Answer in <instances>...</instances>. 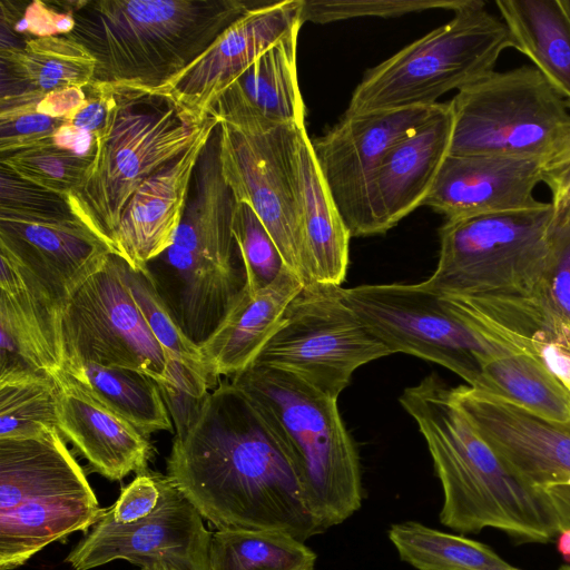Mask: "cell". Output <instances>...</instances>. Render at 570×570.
Masks as SVG:
<instances>
[{
	"instance_id": "9c48e42d",
	"label": "cell",
	"mask_w": 570,
	"mask_h": 570,
	"mask_svg": "<svg viewBox=\"0 0 570 570\" xmlns=\"http://www.w3.org/2000/svg\"><path fill=\"white\" fill-rule=\"evenodd\" d=\"M449 155L548 161L570 148V104L534 67L491 71L449 101Z\"/></svg>"
},
{
	"instance_id": "d590c367",
	"label": "cell",
	"mask_w": 570,
	"mask_h": 570,
	"mask_svg": "<svg viewBox=\"0 0 570 570\" xmlns=\"http://www.w3.org/2000/svg\"><path fill=\"white\" fill-rule=\"evenodd\" d=\"M1 164L20 177L67 197L85 184L94 165V153L78 154L51 141L3 155Z\"/></svg>"
},
{
	"instance_id": "4316f807",
	"label": "cell",
	"mask_w": 570,
	"mask_h": 570,
	"mask_svg": "<svg viewBox=\"0 0 570 570\" xmlns=\"http://www.w3.org/2000/svg\"><path fill=\"white\" fill-rule=\"evenodd\" d=\"M0 321L39 354L56 377L63 368L60 306L24 268L0 254Z\"/></svg>"
},
{
	"instance_id": "8fae6325",
	"label": "cell",
	"mask_w": 570,
	"mask_h": 570,
	"mask_svg": "<svg viewBox=\"0 0 570 570\" xmlns=\"http://www.w3.org/2000/svg\"><path fill=\"white\" fill-rule=\"evenodd\" d=\"M343 302L393 353L440 364L472 386L480 365L508 352L471 330L441 296L419 284H375L340 288Z\"/></svg>"
},
{
	"instance_id": "e575fe53",
	"label": "cell",
	"mask_w": 570,
	"mask_h": 570,
	"mask_svg": "<svg viewBox=\"0 0 570 570\" xmlns=\"http://www.w3.org/2000/svg\"><path fill=\"white\" fill-rule=\"evenodd\" d=\"M121 268L135 303L150 332L166 352L168 360L185 365L207 380L213 387L214 384L207 374L200 347L178 326L145 271L134 268L122 257Z\"/></svg>"
},
{
	"instance_id": "44dd1931",
	"label": "cell",
	"mask_w": 570,
	"mask_h": 570,
	"mask_svg": "<svg viewBox=\"0 0 570 570\" xmlns=\"http://www.w3.org/2000/svg\"><path fill=\"white\" fill-rule=\"evenodd\" d=\"M452 130L450 105L439 102L428 120L387 153L371 191L377 234L387 232L424 204L449 155Z\"/></svg>"
},
{
	"instance_id": "4dcf8cb0",
	"label": "cell",
	"mask_w": 570,
	"mask_h": 570,
	"mask_svg": "<svg viewBox=\"0 0 570 570\" xmlns=\"http://www.w3.org/2000/svg\"><path fill=\"white\" fill-rule=\"evenodd\" d=\"M302 22L259 56L235 81L246 98L269 120L297 126L305 122L297 78V42Z\"/></svg>"
},
{
	"instance_id": "74e56055",
	"label": "cell",
	"mask_w": 570,
	"mask_h": 570,
	"mask_svg": "<svg viewBox=\"0 0 570 570\" xmlns=\"http://www.w3.org/2000/svg\"><path fill=\"white\" fill-rule=\"evenodd\" d=\"M233 232L245 268V286L252 292L267 287L286 265L274 239L246 203L237 204Z\"/></svg>"
},
{
	"instance_id": "6da1fadb",
	"label": "cell",
	"mask_w": 570,
	"mask_h": 570,
	"mask_svg": "<svg viewBox=\"0 0 570 570\" xmlns=\"http://www.w3.org/2000/svg\"><path fill=\"white\" fill-rule=\"evenodd\" d=\"M166 475L217 530L277 531L303 542L325 531L282 440L232 382L209 392L194 424L175 435Z\"/></svg>"
},
{
	"instance_id": "e0dca14e",
	"label": "cell",
	"mask_w": 570,
	"mask_h": 570,
	"mask_svg": "<svg viewBox=\"0 0 570 570\" xmlns=\"http://www.w3.org/2000/svg\"><path fill=\"white\" fill-rule=\"evenodd\" d=\"M440 296L471 330L510 353L534 358L570 393V318L543 293Z\"/></svg>"
},
{
	"instance_id": "60d3db41",
	"label": "cell",
	"mask_w": 570,
	"mask_h": 570,
	"mask_svg": "<svg viewBox=\"0 0 570 570\" xmlns=\"http://www.w3.org/2000/svg\"><path fill=\"white\" fill-rule=\"evenodd\" d=\"M158 386L176 426L175 435L181 436L199 415L212 385L185 365L169 361L168 379Z\"/></svg>"
},
{
	"instance_id": "7bdbcfd3",
	"label": "cell",
	"mask_w": 570,
	"mask_h": 570,
	"mask_svg": "<svg viewBox=\"0 0 570 570\" xmlns=\"http://www.w3.org/2000/svg\"><path fill=\"white\" fill-rule=\"evenodd\" d=\"M165 475L141 471L126 487L112 507L105 510L102 519L116 524H129L149 515L158 507L163 495Z\"/></svg>"
},
{
	"instance_id": "52a82bcc",
	"label": "cell",
	"mask_w": 570,
	"mask_h": 570,
	"mask_svg": "<svg viewBox=\"0 0 570 570\" xmlns=\"http://www.w3.org/2000/svg\"><path fill=\"white\" fill-rule=\"evenodd\" d=\"M210 115L219 120L222 171L237 202L249 205L258 216L286 267L304 285L311 283L294 169L301 124L269 120L237 82L218 98Z\"/></svg>"
},
{
	"instance_id": "ab89813d",
	"label": "cell",
	"mask_w": 570,
	"mask_h": 570,
	"mask_svg": "<svg viewBox=\"0 0 570 570\" xmlns=\"http://www.w3.org/2000/svg\"><path fill=\"white\" fill-rule=\"evenodd\" d=\"M464 0H302L301 20L328 23L358 17H399L429 9L455 11Z\"/></svg>"
},
{
	"instance_id": "9a60e30c",
	"label": "cell",
	"mask_w": 570,
	"mask_h": 570,
	"mask_svg": "<svg viewBox=\"0 0 570 570\" xmlns=\"http://www.w3.org/2000/svg\"><path fill=\"white\" fill-rule=\"evenodd\" d=\"M301 7L302 0L259 1L186 69L144 94L170 99L191 116L205 120L226 89L259 56L302 22Z\"/></svg>"
},
{
	"instance_id": "bcb514c9",
	"label": "cell",
	"mask_w": 570,
	"mask_h": 570,
	"mask_svg": "<svg viewBox=\"0 0 570 570\" xmlns=\"http://www.w3.org/2000/svg\"><path fill=\"white\" fill-rule=\"evenodd\" d=\"M87 101L86 88L71 87L47 94L37 92L35 109L39 114L66 119L68 122Z\"/></svg>"
},
{
	"instance_id": "db71d44e",
	"label": "cell",
	"mask_w": 570,
	"mask_h": 570,
	"mask_svg": "<svg viewBox=\"0 0 570 570\" xmlns=\"http://www.w3.org/2000/svg\"><path fill=\"white\" fill-rule=\"evenodd\" d=\"M166 570H174V569H166Z\"/></svg>"
},
{
	"instance_id": "5bb4252c",
	"label": "cell",
	"mask_w": 570,
	"mask_h": 570,
	"mask_svg": "<svg viewBox=\"0 0 570 570\" xmlns=\"http://www.w3.org/2000/svg\"><path fill=\"white\" fill-rule=\"evenodd\" d=\"M194 504L165 475L158 507L144 519L116 524L100 519L67 556L73 570L126 560L145 570H209L212 532Z\"/></svg>"
},
{
	"instance_id": "d6986e66",
	"label": "cell",
	"mask_w": 570,
	"mask_h": 570,
	"mask_svg": "<svg viewBox=\"0 0 570 570\" xmlns=\"http://www.w3.org/2000/svg\"><path fill=\"white\" fill-rule=\"evenodd\" d=\"M216 127L149 176L127 202L115 232L114 248L134 268H144L173 245L195 167Z\"/></svg>"
},
{
	"instance_id": "ee69618b",
	"label": "cell",
	"mask_w": 570,
	"mask_h": 570,
	"mask_svg": "<svg viewBox=\"0 0 570 570\" xmlns=\"http://www.w3.org/2000/svg\"><path fill=\"white\" fill-rule=\"evenodd\" d=\"M88 101L69 121L71 127L90 135L94 139L111 122L117 109V92L114 86L94 81L88 87Z\"/></svg>"
},
{
	"instance_id": "d6a6232c",
	"label": "cell",
	"mask_w": 570,
	"mask_h": 570,
	"mask_svg": "<svg viewBox=\"0 0 570 570\" xmlns=\"http://www.w3.org/2000/svg\"><path fill=\"white\" fill-rule=\"evenodd\" d=\"M315 552L277 531L225 529L212 534L209 570H313Z\"/></svg>"
},
{
	"instance_id": "83f0119b",
	"label": "cell",
	"mask_w": 570,
	"mask_h": 570,
	"mask_svg": "<svg viewBox=\"0 0 570 570\" xmlns=\"http://www.w3.org/2000/svg\"><path fill=\"white\" fill-rule=\"evenodd\" d=\"M0 58L8 75L23 85L20 91L87 88L96 78V58L68 36L30 38L22 46L1 47Z\"/></svg>"
},
{
	"instance_id": "b9f144b4",
	"label": "cell",
	"mask_w": 570,
	"mask_h": 570,
	"mask_svg": "<svg viewBox=\"0 0 570 570\" xmlns=\"http://www.w3.org/2000/svg\"><path fill=\"white\" fill-rule=\"evenodd\" d=\"M542 293L570 318V206L554 208L549 266Z\"/></svg>"
},
{
	"instance_id": "681fc988",
	"label": "cell",
	"mask_w": 570,
	"mask_h": 570,
	"mask_svg": "<svg viewBox=\"0 0 570 570\" xmlns=\"http://www.w3.org/2000/svg\"><path fill=\"white\" fill-rule=\"evenodd\" d=\"M557 550L562 559L570 564V524L561 527L556 537Z\"/></svg>"
},
{
	"instance_id": "7a4b0ae2",
	"label": "cell",
	"mask_w": 570,
	"mask_h": 570,
	"mask_svg": "<svg viewBox=\"0 0 570 570\" xmlns=\"http://www.w3.org/2000/svg\"><path fill=\"white\" fill-rule=\"evenodd\" d=\"M438 375L404 390L399 401L425 439L443 489L440 521L462 533L487 528L514 542L548 543L561 519L540 488H534L498 456L452 400Z\"/></svg>"
},
{
	"instance_id": "ffe728a7",
	"label": "cell",
	"mask_w": 570,
	"mask_h": 570,
	"mask_svg": "<svg viewBox=\"0 0 570 570\" xmlns=\"http://www.w3.org/2000/svg\"><path fill=\"white\" fill-rule=\"evenodd\" d=\"M112 249L81 222L0 219V254L31 274L60 306Z\"/></svg>"
},
{
	"instance_id": "ac0fdd59",
	"label": "cell",
	"mask_w": 570,
	"mask_h": 570,
	"mask_svg": "<svg viewBox=\"0 0 570 570\" xmlns=\"http://www.w3.org/2000/svg\"><path fill=\"white\" fill-rule=\"evenodd\" d=\"M542 160L509 156L448 155L423 205L446 219L532 209L543 202Z\"/></svg>"
},
{
	"instance_id": "2e32d148",
	"label": "cell",
	"mask_w": 570,
	"mask_h": 570,
	"mask_svg": "<svg viewBox=\"0 0 570 570\" xmlns=\"http://www.w3.org/2000/svg\"><path fill=\"white\" fill-rule=\"evenodd\" d=\"M450 392L480 436L520 479L534 488L570 484V428L469 385Z\"/></svg>"
},
{
	"instance_id": "f6af8a7d",
	"label": "cell",
	"mask_w": 570,
	"mask_h": 570,
	"mask_svg": "<svg viewBox=\"0 0 570 570\" xmlns=\"http://www.w3.org/2000/svg\"><path fill=\"white\" fill-rule=\"evenodd\" d=\"M23 29L33 38L66 36L72 32L76 20L72 13H57L41 1H33L22 18Z\"/></svg>"
},
{
	"instance_id": "7c38bea8",
	"label": "cell",
	"mask_w": 570,
	"mask_h": 570,
	"mask_svg": "<svg viewBox=\"0 0 570 570\" xmlns=\"http://www.w3.org/2000/svg\"><path fill=\"white\" fill-rule=\"evenodd\" d=\"M63 368L80 363L141 372L158 384L169 360L125 282L121 256L110 253L60 308Z\"/></svg>"
},
{
	"instance_id": "f907efd6",
	"label": "cell",
	"mask_w": 570,
	"mask_h": 570,
	"mask_svg": "<svg viewBox=\"0 0 570 570\" xmlns=\"http://www.w3.org/2000/svg\"><path fill=\"white\" fill-rule=\"evenodd\" d=\"M561 3L567 12V14L570 18V0H561Z\"/></svg>"
},
{
	"instance_id": "816d5d0a",
	"label": "cell",
	"mask_w": 570,
	"mask_h": 570,
	"mask_svg": "<svg viewBox=\"0 0 570 570\" xmlns=\"http://www.w3.org/2000/svg\"><path fill=\"white\" fill-rule=\"evenodd\" d=\"M558 570H570V564L569 563L563 564Z\"/></svg>"
},
{
	"instance_id": "f1b7e54d",
	"label": "cell",
	"mask_w": 570,
	"mask_h": 570,
	"mask_svg": "<svg viewBox=\"0 0 570 570\" xmlns=\"http://www.w3.org/2000/svg\"><path fill=\"white\" fill-rule=\"evenodd\" d=\"M146 434L173 431L158 383L146 374L94 363L67 366L60 374Z\"/></svg>"
},
{
	"instance_id": "603a6c76",
	"label": "cell",
	"mask_w": 570,
	"mask_h": 570,
	"mask_svg": "<svg viewBox=\"0 0 570 570\" xmlns=\"http://www.w3.org/2000/svg\"><path fill=\"white\" fill-rule=\"evenodd\" d=\"M303 286L285 267L265 288L252 292L244 287L219 326L199 346L214 385L219 376H234L255 362Z\"/></svg>"
},
{
	"instance_id": "30bf717a",
	"label": "cell",
	"mask_w": 570,
	"mask_h": 570,
	"mask_svg": "<svg viewBox=\"0 0 570 570\" xmlns=\"http://www.w3.org/2000/svg\"><path fill=\"white\" fill-rule=\"evenodd\" d=\"M340 288L305 284L254 364L291 373L337 400L357 367L390 355L343 302Z\"/></svg>"
},
{
	"instance_id": "484cf974",
	"label": "cell",
	"mask_w": 570,
	"mask_h": 570,
	"mask_svg": "<svg viewBox=\"0 0 570 570\" xmlns=\"http://www.w3.org/2000/svg\"><path fill=\"white\" fill-rule=\"evenodd\" d=\"M512 48L570 104V18L561 0H497Z\"/></svg>"
},
{
	"instance_id": "1f68e13d",
	"label": "cell",
	"mask_w": 570,
	"mask_h": 570,
	"mask_svg": "<svg viewBox=\"0 0 570 570\" xmlns=\"http://www.w3.org/2000/svg\"><path fill=\"white\" fill-rule=\"evenodd\" d=\"M389 539L400 558L417 570H522L482 542L415 521L393 524Z\"/></svg>"
},
{
	"instance_id": "8d00e7d4",
	"label": "cell",
	"mask_w": 570,
	"mask_h": 570,
	"mask_svg": "<svg viewBox=\"0 0 570 570\" xmlns=\"http://www.w3.org/2000/svg\"><path fill=\"white\" fill-rule=\"evenodd\" d=\"M0 219L18 223L80 222L66 196L33 184L0 166Z\"/></svg>"
},
{
	"instance_id": "c3c4849f",
	"label": "cell",
	"mask_w": 570,
	"mask_h": 570,
	"mask_svg": "<svg viewBox=\"0 0 570 570\" xmlns=\"http://www.w3.org/2000/svg\"><path fill=\"white\" fill-rule=\"evenodd\" d=\"M540 489L544 491L553 504L562 525L570 524V484H552Z\"/></svg>"
},
{
	"instance_id": "4fadbf2b",
	"label": "cell",
	"mask_w": 570,
	"mask_h": 570,
	"mask_svg": "<svg viewBox=\"0 0 570 570\" xmlns=\"http://www.w3.org/2000/svg\"><path fill=\"white\" fill-rule=\"evenodd\" d=\"M438 104L343 115L324 135L311 139L320 173L352 237L377 234L371 207L377 170L391 148L428 120Z\"/></svg>"
},
{
	"instance_id": "f546056e",
	"label": "cell",
	"mask_w": 570,
	"mask_h": 570,
	"mask_svg": "<svg viewBox=\"0 0 570 570\" xmlns=\"http://www.w3.org/2000/svg\"><path fill=\"white\" fill-rule=\"evenodd\" d=\"M500 396L547 421L570 428V393L538 361L507 353L480 365L471 386Z\"/></svg>"
},
{
	"instance_id": "7402d4cb",
	"label": "cell",
	"mask_w": 570,
	"mask_h": 570,
	"mask_svg": "<svg viewBox=\"0 0 570 570\" xmlns=\"http://www.w3.org/2000/svg\"><path fill=\"white\" fill-rule=\"evenodd\" d=\"M56 379L60 387L58 430L92 469L112 481L145 471L153 451L148 434L67 377Z\"/></svg>"
},
{
	"instance_id": "3957f363",
	"label": "cell",
	"mask_w": 570,
	"mask_h": 570,
	"mask_svg": "<svg viewBox=\"0 0 570 570\" xmlns=\"http://www.w3.org/2000/svg\"><path fill=\"white\" fill-rule=\"evenodd\" d=\"M259 1L98 0L83 2L66 35L96 58L95 81L142 92L195 61Z\"/></svg>"
},
{
	"instance_id": "f35d334b",
	"label": "cell",
	"mask_w": 570,
	"mask_h": 570,
	"mask_svg": "<svg viewBox=\"0 0 570 570\" xmlns=\"http://www.w3.org/2000/svg\"><path fill=\"white\" fill-rule=\"evenodd\" d=\"M37 92L18 91L1 97L0 151L8 155L55 141L66 119L39 114L35 109Z\"/></svg>"
},
{
	"instance_id": "5b68a950",
	"label": "cell",
	"mask_w": 570,
	"mask_h": 570,
	"mask_svg": "<svg viewBox=\"0 0 570 570\" xmlns=\"http://www.w3.org/2000/svg\"><path fill=\"white\" fill-rule=\"evenodd\" d=\"M117 109L94 139V165L85 184L67 196L79 220L115 253L114 238L122 210L155 171L218 125L216 116L199 120L170 99L115 87Z\"/></svg>"
},
{
	"instance_id": "d4e9b609",
	"label": "cell",
	"mask_w": 570,
	"mask_h": 570,
	"mask_svg": "<svg viewBox=\"0 0 570 570\" xmlns=\"http://www.w3.org/2000/svg\"><path fill=\"white\" fill-rule=\"evenodd\" d=\"M105 510L91 491L37 497L0 513V570L16 569L53 541L86 531Z\"/></svg>"
},
{
	"instance_id": "7dc6e473",
	"label": "cell",
	"mask_w": 570,
	"mask_h": 570,
	"mask_svg": "<svg viewBox=\"0 0 570 570\" xmlns=\"http://www.w3.org/2000/svg\"><path fill=\"white\" fill-rule=\"evenodd\" d=\"M542 183L549 188L556 209L570 206V148L543 163Z\"/></svg>"
},
{
	"instance_id": "8992f818",
	"label": "cell",
	"mask_w": 570,
	"mask_h": 570,
	"mask_svg": "<svg viewBox=\"0 0 570 570\" xmlns=\"http://www.w3.org/2000/svg\"><path fill=\"white\" fill-rule=\"evenodd\" d=\"M454 17L368 69L344 115L430 107L444 94L494 70L512 48L501 18L480 0H464Z\"/></svg>"
},
{
	"instance_id": "836d02e7",
	"label": "cell",
	"mask_w": 570,
	"mask_h": 570,
	"mask_svg": "<svg viewBox=\"0 0 570 570\" xmlns=\"http://www.w3.org/2000/svg\"><path fill=\"white\" fill-rule=\"evenodd\" d=\"M59 389L50 374L0 382V439L35 438L58 429Z\"/></svg>"
},
{
	"instance_id": "f5cc1de1",
	"label": "cell",
	"mask_w": 570,
	"mask_h": 570,
	"mask_svg": "<svg viewBox=\"0 0 570 570\" xmlns=\"http://www.w3.org/2000/svg\"><path fill=\"white\" fill-rule=\"evenodd\" d=\"M168 568H159V569H154V570H166ZM141 570H145V569H141Z\"/></svg>"
},
{
	"instance_id": "277c9868",
	"label": "cell",
	"mask_w": 570,
	"mask_h": 570,
	"mask_svg": "<svg viewBox=\"0 0 570 570\" xmlns=\"http://www.w3.org/2000/svg\"><path fill=\"white\" fill-rule=\"evenodd\" d=\"M232 377L282 440L321 527L326 531L352 517L363 500L361 465L337 400L291 373L254 363Z\"/></svg>"
},
{
	"instance_id": "ba28073f",
	"label": "cell",
	"mask_w": 570,
	"mask_h": 570,
	"mask_svg": "<svg viewBox=\"0 0 570 570\" xmlns=\"http://www.w3.org/2000/svg\"><path fill=\"white\" fill-rule=\"evenodd\" d=\"M551 202L537 208L445 219L434 273L440 295H540L550 257Z\"/></svg>"
},
{
	"instance_id": "cb8c5ba5",
	"label": "cell",
	"mask_w": 570,
	"mask_h": 570,
	"mask_svg": "<svg viewBox=\"0 0 570 570\" xmlns=\"http://www.w3.org/2000/svg\"><path fill=\"white\" fill-rule=\"evenodd\" d=\"M294 169L311 283L341 286L352 236L320 173L305 122L296 131Z\"/></svg>"
}]
</instances>
